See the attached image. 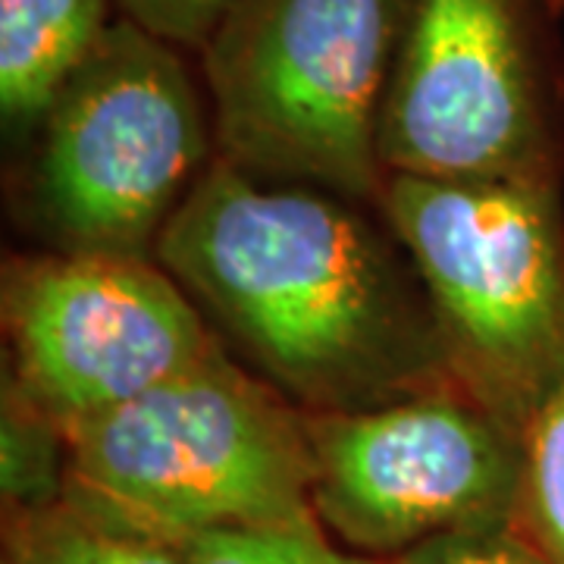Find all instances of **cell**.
Listing matches in <instances>:
<instances>
[{"mask_svg": "<svg viewBox=\"0 0 564 564\" xmlns=\"http://www.w3.org/2000/svg\"><path fill=\"white\" fill-rule=\"evenodd\" d=\"M69 486L182 540L229 527H321L304 411L226 345L66 430Z\"/></svg>", "mask_w": 564, "mask_h": 564, "instance_id": "3957f363", "label": "cell"}, {"mask_svg": "<svg viewBox=\"0 0 564 564\" xmlns=\"http://www.w3.org/2000/svg\"><path fill=\"white\" fill-rule=\"evenodd\" d=\"M0 555L20 564H185L173 540L73 486L47 508L0 514Z\"/></svg>", "mask_w": 564, "mask_h": 564, "instance_id": "30bf717a", "label": "cell"}, {"mask_svg": "<svg viewBox=\"0 0 564 564\" xmlns=\"http://www.w3.org/2000/svg\"><path fill=\"white\" fill-rule=\"evenodd\" d=\"M511 530L549 564H564V373L521 436Z\"/></svg>", "mask_w": 564, "mask_h": 564, "instance_id": "7c38bea8", "label": "cell"}, {"mask_svg": "<svg viewBox=\"0 0 564 564\" xmlns=\"http://www.w3.org/2000/svg\"><path fill=\"white\" fill-rule=\"evenodd\" d=\"M3 377L63 433L210 358L220 339L158 258L13 254L0 282Z\"/></svg>", "mask_w": 564, "mask_h": 564, "instance_id": "ba28073f", "label": "cell"}, {"mask_svg": "<svg viewBox=\"0 0 564 564\" xmlns=\"http://www.w3.org/2000/svg\"><path fill=\"white\" fill-rule=\"evenodd\" d=\"M304 423L311 508L343 549L392 562L436 536L511 527L521 436L462 386Z\"/></svg>", "mask_w": 564, "mask_h": 564, "instance_id": "52a82bcc", "label": "cell"}, {"mask_svg": "<svg viewBox=\"0 0 564 564\" xmlns=\"http://www.w3.org/2000/svg\"><path fill=\"white\" fill-rule=\"evenodd\" d=\"M154 258L226 351L304 414L458 386L417 267L373 204L214 158Z\"/></svg>", "mask_w": 564, "mask_h": 564, "instance_id": "6da1fadb", "label": "cell"}, {"mask_svg": "<svg viewBox=\"0 0 564 564\" xmlns=\"http://www.w3.org/2000/svg\"><path fill=\"white\" fill-rule=\"evenodd\" d=\"M236 3L239 0H117V13L182 51L202 54Z\"/></svg>", "mask_w": 564, "mask_h": 564, "instance_id": "5bb4252c", "label": "cell"}, {"mask_svg": "<svg viewBox=\"0 0 564 564\" xmlns=\"http://www.w3.org/2000/svg\"><path fill=\"white\" fill-rule=\"evenodd\" d=\"M69 489L66 433L3 377L0 392V514L39 511Z\"/></svg>", "mask_w": 564, "mask_h": 564, "instance_id": "8fae6325", "label": "cell"}, {"mask_svg": "<svg viewBox=\"0 0 564 564\" xmlns=\"http://www.w3.org/2000/svg\"><path fill=\"white\" fill-rule=\"evenodd\" d=\"M564 0H411L386 173L564 188Z\"/></svg>", "mask_w": 564, "mask_h": 564, "instance_id": "8992f818", "label": "cell"}, {"mask_svg": "<svg viewBox=\"0 0 564 564\" xmlns=\"http://www.w3.org/2000/svg\"><path fill=\"white\" fill-rule=\"evenodd\" d=\"M117 17V0H0V120L7 139L35 132Z\"/></svg>", "mask_w": 564, "mask_h": 564, "instance_id": "9c48e42d", "label": "cell"}, {"mask_svg": "<svg viewBox=\"0 0 564 564\" xmlns=\"http://www.w3.org/2000/svg\"><path fill=\"white\" fill-rule=\"evenodd\" d=\"M380 210L417 267L455 383L524 436L564 373L562 185L392 173Z\"/></svg>", "mask_w": 564, "mask_h": 564, "instance_id": "5b68a950", "label": "cell"}, {"mask_svg": "<svg viewBox=\"0 0 564 564\" xmlns=\"http://www.w3.org/2000/svg\"><path fill=\"white\" fill-rule=\"evenodd\" d=\"M0 564H20V562H13L10 555H0Z\"/></svg>", "mask_w": 564, "mask_h": 564, "instance_id": "2e32d148", "label": "cell"}, {"mask_svg": "<svg viewBox=\"0 0 564 564\" xmlns=\"http://www.w3.org/2000/svg\"><path fill=\"white\" fill-rule=\"evenodd\" d=\"M185 51L117 17L32 132L20 210L51 251L154 258L214 161L210 101Z\"/></svg>", "mask_w": 564, "mask_h": 564, "instance_id": "277c9868", "label": "cell"}, {"mask_svg": "<svg viewBox=\"0 0 564 564\" xmlns=\"http://www.w3.org/2000/svg\"><path fill=\"white\" fill-rule=\"evenodd\" d=\"M389 564H549L508 527L480 533H448L404 552Z\"/></svg>", "mask_w": 564, "mask_h": 564, "instance_id": "9a60e30c", "label": "cell"}, {"mask_svg": "<svg viewBox=\"0 0 564 564\" xmlns=\"http://www.w3.org/2000/svg\"><path fill=\"white\" fill-rule=\"evenodd\" d=\"M173 543L185 564H389L343 549L323 527H229Z\"/></svg>", "mask_w": 564, "mask_h": 564, "instance_id": "4fadbf2b", "label": "cell"}, {"mask_svg": "<svg viewBox=\"0 0 564 564\" xmlns=\"http://www.w3.org/2000/svg\"><path fill=\"white\" fill-rule=\"evenodd\" d=\"M411 0H239L207 39L214 158L380 207V126Z\"/></svg>", "mask_w": 564, "mask_h": 564, "instance_id": "7a4b0ae2", "label": "cell"}]
</instances>
